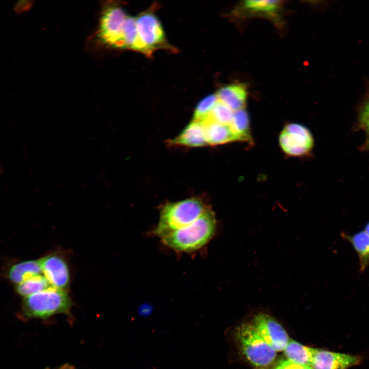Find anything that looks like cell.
<instances>
[{
    "label": "cell",
    "instance_id": "1",
    "mask_svg": "<svg viewBox=\"0 0 369 369\" xmlns=\"http://www.w3.org/2000/svg\"><path fill=\"white\" fill-rule=\"evenodd\" d=\"M216 229L214 212L209 207L195 221L161 238V242L174 250L190 252L206 245Z\"/></svg>",
    "mask_w": 369,
    "mask_h": 369
},
{
    "label": "cell",
    "instance_id": "2",
    "mask_svg": "<svg viewBox=\"0 0 369 369\" xmlns=\"http://www.w3.org/2000/svg\"><path fill=\"white\" fill-rule=\"evenodd\" d=\"M209 207L196 197L168 202L160 210L158 223L153 234L161 238L185 227L198 218Z\"/></svg>",
    "mask_w": 369,
    "mask_h": 369
},
{
    "label": "cell",
    "instance_id": "3",
    "mask_svg": "<svg viewBox=\"0 0 369 369\" xmlns=\"http://www.w3.org/2000/svg\"><path fill=\"white\" fill-rule=\"evenodd\" d=\"M235 336L243 356L254 368L265 369L274 362L277 352L262 339L250 322L238 326Z\"/></svg>",
    "mask_w": 369,
    "mask_h": 369
},
{
    "label": "cell",
    "instance_id": "4",
    "mask_svg": "<svg viewBox=\"0 0 369 369\" xmlns=\"http://www.w3.org/2000/svg\"><path fill=\"white\" fill-rule=\"evenodd\" d=\"M71 305V300L64 290L50 286L26 297L23 310L28 317L45 319L57 314L67 313Z\"/></svg>",
    "mask_w": 369,
    "mask_h": 369
},
{
    "label": "cell",
    "instance_id": "5",
    "mask_svg": "<svg viewBox=\"0 0 369 369\" xmlns=\"http://www.w3.org/2000/svg\"><path fill=\"white\" fill-rule=\"evenodd\" d=\"M136 23L137 35L136 51L151 56L157 49L174 50L166 40L159 20L151 11L139 14L136 17Z\"/></svg>",
    "mask_w": 369,
    "mask_h": 369
},
{
    "label": "cell",
    "instance_id": "6",
    "mask_svg": "<svg viewBox=\"0 0 369 369\" xmlns=\"http://www.w3.org/2000/svg\"><path fill=\"white\" fill-rule=\"evenodd\" d=\"M280 147L287 155L301 156L310 152L314 146L311 131L302 125L286 124L279 136Z\"/></svg>",
    "mask_w": 369,
    "mask_h": 369
},
{
    "label": "cell",
    "instance_id": "7",
    "mask_svg": "<svg viewBox=\"0 0 369 369\" xmlns=\"http://www.w3.org/2000/svg\"><path fill=\"white\" fill-rule=\"evenodd\" d=\"M250 322L276 352L284 351L289 341V336L275 318L267 313L260 312L253 316Z\"/></svg>",
    "mask_w": 369,
    "mask_h": 369
},
{
    "label": "cell",
    "instance_id": "8",
    "mask_svg": "<svg viewBox=\"0 0 369 369\" xmlns=\"http://www.w3.org/2000/svg\"><path fill=\"white\" fill-rule=\"evenodd\" d=\"M282 6L280 1H244L235 8L234 14L241 17L261 16L279 22Z\"/></svg>",
    "mask_w": 369,
    "mask_h": 369
},
{
    "label": "cell",
    "instance_id": "9",
    "mask_svg": "<svg viewBox=\"0 0 369 369\" xmlns=\"http://www.w3.org/2000/svg\"><path fill=\"white\" fill-rule=\"evenodd\" d=\"M40 260L42 272L51 285L63 290L67 289L70 273L65 259L57 254H50Z\"/></svg>",
    "mask_w": 369,
    "mask_h": 369
},
{
    "label": "cell",
    "instance_id": "10",
    "mask_svg": "<svg viewBox=\"0 0 369 369\" xmlns=\"http://www.w3.org/2000/svg\"><path fill=\"white\" fill-rule=\"evenodd\" d=\"M360 361L357 356L316 348L311 367L313 369H347L358 364Z\"/></svg>",
    "mask_w": 369,
    "mask_h": 369
},
{
    "label": "cell",
    "instance_id": "11",
    "mask_svg": "<svg viewBox=\"0 0 369 369\" xmlns=\"http://www.w3.org/2000/svg\"><path fill=\"white\" fill-rule=\"evenodd\" d=\"M216 95L219 101L235 112L244 109L248 91L245 85L232 84L221 87Z\"/></svg>",
    "mask_w": 369,
    "mask_h": 369
},
{
    "label": "cell",
    "instance_id": "12",
    "mask_svg": "<svg viewBox=\"0 0 369 369\" xmlns=\"http://www.w3.org/2000/svg\"><path fill=\"white\" fill-rule=\"evenodd\" d=\"M170 143L189 147H199L207 145L203 124L192 120L179 135L171 140Z\"/></svg>",
    "mask_w": 369,
    "mask_h": 369
},
{
    "label": "cell",
    "instance_id": "13",
    "mask_svg": "<svg viewBox=\"0 0 369 369\" xmlns=\"http://www.w3.org/2000/svg\"><path fill=\"white\" fill-rule=\"evenodd\" d=\"M340 236L352 245L358 256L359 272H363L369 266V236L364 230L352 235L342 232Z\"/></svg>",
    "mask_w": 369,
    "mask_h": 369
},
{
    "label": "cell",
    "instance_id": "14",
    "mask_svg": "<svg viewBox=\"0 0 369 369\" xmlns=\"http://www.w3.org/2000/svg\"><path fill=\"white\" fill-rule=\"evenodd\" d=\"M203 124L208 145H218L238 141L230 125L212 121H207Z\"/></svg>",
    "mask_w": 369,
    "mask_h": 369
},
{
    "label": "cell",
    "instance_id": "15",
    "mask_svg": "<svg viewBox=\"0 0 369 369\" xmlns=\"http://www.w3.org/2000/svg\"><path fill=\"white\" fill-rule=\"evenodd\" d=\"M316 348L304 346L294 340H289L284 350L288 359L298 364L311 366Z\"/></svg>",
    "mask_w": 369,
    "mask_h": 369
},
{
    "label": "cell",
    "instance_id": "16",
    "mask_svg": "<svg viewBox=\"0 0 369 369\" xmlns=\"http://www.w3.org/2000/svg\"><path fill=\"white\" fill-rule=\"evenodd\" d=\"M42 272L40 260H28L13 265L9 272L11 281L20 283L26 279L40 275Z\"/></svg>",
    "mask_w": 369,
    "mask_h": 369
},
{
    "label": "cell",
    "instance_id": "17",
    "mask_svg": "<svg viewBox=\"0 0 369 369\" xmlns=\"http://www.w3.org/2000/svg\"><path fill=\"white\" fill-rule=\"evenodd\" d=\"M230 126L238 141L251 140L249 117L244 109L234 112Z\"/></svg>",
    "mask_w": 369,
    "mask_h": 369
},
{
    "label": "cell",
    "instance_id": "18",
    "mask_svg": "<svg viewBox=\"0 0 369 369\" xmlns=\"http://www.w3.org/2000/svg\"><path fill=\"white\" fill-rule=\"evenodd\" d=\"M52 286L45 276L38 275L31 277L17 286V293L24 296H28L45 290Z\"/></svg>",
    "mask_w": 369,
    "mask_h": 369
},
{
    "label": "cell",
    "instance_id": "19",
    "mask_svg": "<svg viewBox=\"0 0 369 369\" xmlns=\"http://www.w3.org/2000/svg\"><path fill=\"white\" fill-rule=\"evenodd\" d=\"M234 112L226 105L218 100L208 117L203 122L207 121H212L230 125L233 119Z\"/></svg>",
    "mask_w": 369,
    "mask_h": 369
},
{
    "label": "cell",
    "instance_id": "20",
    "mask_svg": "<svg viewBox=\"0 0 369 369\" xmlns=\"http://www.w3.org/2000/svg\"><path fill=\"white\" fill-rule=\"evenodd\" d=\"M218 100L216 94H211L201 100L195 109L193 120L203 123L208 117Z\"/></svg>",
    "mask_w": 369,
    "mask_h": 369
},
{
    "label": "cell",
    "instance_id": "21",
    "mask_svg": "<svg viewBox=\"0 0 369 369\" xmlns=\"http://www.w3.org/2000/svg\"><path fill=\"white\" fill-rule=\"evenodd\" d=\"M270 369H313L311 367L294 363L288 359L278 362Z\"/></svg>",
    "mask_w": 369,
    "mask_h": 369
},
{
    "label": "cell",
    "instance_id": "22",
    "mask_svg": "<svg viewBox=\"0 0 369 369\" xmlns=\"http://www.w3.org/2000/svg\"><path fill=\"white\" fill-rule=\"evenodd\" d=\"M359 119L366 135L364 147L369 150V111H361Z\"/></svg>",
    "mask_w": 369,
    "mask_h": 369
},
{
    "label": "cell",
    "instance_id": "23",
    "mask_svg": "<svg viewBox=\"0 0 369 369\" xmlns=\"http://www.w3.org/2000/svg\"><path fill=\"white\" fill-rule=\"evenodd\" d=\"M33 5V2L32 1H18L15 4L13 10L16 14H19L29 10Z\"/></svg>",
    "mask_w": 369,
    "mask_h": 369
},
{
    "label": "cell",
    "instance_id": "24",
    "mask_svg": "<svg viewBox=\"0 0 369 369\" xmlns=\"http://www.w3.org/2000/svg\"><path fill=\"white\" fill-rule=\"evenodd\" d=\"M361 111H369V93L365 98Z\"/></svg>",
    "mask_w": 369,
    "mask_h": 369
},
{
    "label": "cell",
    "instance_id": "25",
    "mask_svg": "<svg viewBox=\"0 0 369 369\" xmlns=\"http://www.w3.org/2000/svg\"><path fill=\"white\" fill-rule=\"evenodd\" d=\"M364 231L369 236V221L364 225Z\"/></svg>",
    "mask_w": 369,
    "mask_h": 369
}]
</instances>
